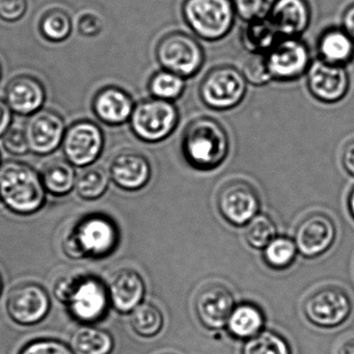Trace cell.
Here are the masks:
<instances>
[{"instance_id": "ffe728a7", "label": "cell", "mask_w": 354, "mask_h": 354, "mask_svg": "<svg viewBox=\"0 0 354 354\" xmlns=\"http://www.w3.org/2000/svg\"><path fill=\"white\" fill-rule=\"evenodd\" d=\"M46 90L38 78L19 75L13 78L6 90V102L13 113L19 115H34L43 109Z\"/></svg>"}, {"instance_id": "60d3db41", "label": "cell", "mask_w": 354, "mask_h": 354, "mask_svg": "<svg viewBox=\"0 0 354 354\" xmlns=\"http://www.w3.org/2000/svg\"><path fill=\"white\" fill-rule=\"evenodd\" d=\"M13 121V111L10 109L6 100L0 99V138L11 128Z\"/></svg>"}, {"instance_id": "9a60e30c", "label": "cell", "mask_w": 354, "mask_h": 354, "mask_svg": "<svg viewBox=\"0 0 354 354\" xmlns=\"http://www.w3.org/2000/svg\"><path fill=\"white\" fill-rule=\"evenodd\" d=\"M308 92L319 102L333 104L345 98L350 88V76L345 67L317 59L306 72Z\"/></svg>"}, {"instance_id": "d6a6232c", "label": "cell", "mask_w": 354, "mask_h": 354, "mask_svg": "<svg viewBox=\"0 0 354 354\" xmlns=\"http://www.w3.org/2000/svg\"><path fill=\"white\" fill-rule=\"evenodd\" d=\"M277 236V225L269 215L259 213L246 225L244 238L254 250H264Z\"/></svg>"}, {"instance_id": "7402d4cb", "label": "cell", "mask_w": 354, "mask_h": 354, "mask_svg": "<svg viewBox=\"0 0 354 354\" xmlns=\"http://www.w3.org/2000/svg\"><path fill=\"white\" fill-rule=\"evenodd\" d=\"M133 98L119 86H109L101 88L93 100V111L102 123L120 126L129 122L133 113Z\"/></svg>"}, {"instance_id": "2e32d148", "label": "cell", "mask_w": 354, "mask_h": 354, "mask_svg": "<svg viewBox=\"0 0 354 354\" xmlns=\"http://www.w3.org/2000/svg\"><path fill=\"white\" fill-rule=\"evenodd\" d=\"M335 221L324 213L316 212L304 217L294 234L298 252L304 258L314 259L325 254L335 243Z\"/></svg>"}, {"instance_id": "74e56055", "label": "cell", "mask_w": 354, "mask_h": 354, "mask_svg": "<svg viewBox=\"0 0 354 354\" xmlns=\"http://www.w3.org/2000/svg\"><path fill=\"white\" fill-rule=\"evenodd\" d=\"M3 149L13 156H24L30 152L24 128L11 127L1 138Z\"/></svg>"}, {"instance_id": "e575fe53", "label": "cell", "mask_w": 354, "mask_h": 354, "mask_svg": "<svg viewBox=\"0 0 354 354\" xmlns=\"http://www.w3.org/2000/svg\"><path fill=\"white\" fill-rule=\"evenodd\" d=\"M241 72L246 82L252 86H263L272 82L265 55L250 53L244 61Z\"/></svg>"}, {"instance_id": "8d00e7d4", "label": "cell", "mask_w": 354, "mask_h": 354, "mask_svg": "<svg viewBox=\"0 0 354 354\" xmlns=\"http://www.w3.org/2000/svg\"><path fill=\"white\" fill-rule=\"evenodd\" d=\"M18 354H74L69 345L55 339H37L28 342Z\"/></svg>"}, {"instance_id": "4316f807", "label": "cell", "mask_w": 354, "mask_h": 354, "mask_svg": "<svg viewBox=\"0 0 354 354\" xmlns=\"http://www.w3.org/2000/svg\"><path fill=\"white\" fill-rule=\"evenodd\" d=\"M277 32L269 18L246 22L241 34V43L250 53L266 55L281 40Z\"/></svg>"}, {"instance_id": "277c9868", "label": "cell", "mask_w": 354, "mask_h": 354, "mask_svg": "<svg viewBox=\"0 0 354 354\" xmlns=\"http://www.w3.org/2000/svg\"><path fill=\"white\" fill-rule=\"evenodd\" d=\"M119 240V229L111 217L88 215L68 232L63 240V250L68 258L74 260L102 259L115 252Z\"/></svg>"}, {"instance_id": "ac0fdd59", "label": "cell", "mask_w": 354, "mask_h": 354, "mask_svg": "<svg viewBox=\"0 0 354 354\" xmlns=\"http://www.w3.org/2000/svg\"><path fill=\"white\" fill-rule=\"evenodd\" d=\"M109 177L121 189L138 192L150 182L152 167L142 153L134 150L122 151L111 160Z\"/></svg>"}, {"instance_id": "3957f363", "label": "cell", "mask_w": 354, "mask_h": 354, "mask_svg": "<svg viewBox=\"0 0 354 354\" xmlns=\"http://www.w3.org/2000/svg\"><path fill=\"white\" fill-rule=\"evenodd\" d=\"M46 194L38 171L21 161L0 165V203L18 215H32L46 203Z\"/></svg>"}, {"instance_id": "30bf717a", "label": "cell", "mask_w": 354, "mask_h": 354, "mask_svg": "<svg viewBox=\"0 0 354 354\" xmlns=\"http://www.w3.org/2000/svg\"><path fill=\"white\" fill-rule=\"evenodd\" d=\"M258 190L244 180L227 182L217 194V208L227 223L234 227L248 225L260 211Z\"/></svg>"}, {"instance_id": "5bb4252c", "label": "cell", "mask_w": 354, "mask_h": 354, "mask_svg": "<svg viewBox=\"0 0 354 354\" xmlns=\"http://www.w3.org/2000/svg\"><path fill=\"white\" fill-rule=\"evenodd\" d=\"M30 152L46 156L57 151L63 144L65 136V120L53 109L37 111L28 117L24 126Z\"/></svg>"}, {"instance_id": "d590c367", "label": "cell", "mask_w": 354, "mask_h": 354, "mask_svg": "<svg viewBox=\"0 0 354 354\" xmlns=\"http://www.w3.org/2000/svg\"><path fill=\"white\" fill-rule=\"evenodd\" d=\"M236 15L245 22L268 17L277 0H232Z\"/></svg>"}, {"instance_id": "603a6c76", "label": "cell", "mask_w": 354, "mask_h": 354, "mask_svg": "<svg viewBox=\"0 0 354 354\" xmlns=\"http://www.w3.org/2000/svg\"><path fill=\"white\" fill-rule=\"evenodd\" d=\"M319 59L333 66L346 67L354 59V41L342 28H329L317 42Z\"/></svg>"}, {"instance_id": "83f0119b", "label": "cell", "mask_w": 354, "mask_h": 354, "mask_svg": "<svg viewBox=\"0 0 354 354\" xmlns=\"http://www.w3.org/2000/svg\"><path fill=\"white\" fill-rule=\"evenodd\" d=\"M130 324L136 335L153 337L160 333L165 317L158 306L151 302H142L130 313Z\"/></svg>"}, {"instance_id": "cb8c5ba5", "label": "cell", "mask_w": 354, "mask_h": 354, "mask_svg": "<svg viewBox=\"0 0 354 354\" xmlns=\"http://www.w3.org/2000/svg\"><path fill=\"white\" fill-rule=\"evenodd\" d=\"M115 339L111 333L92 324H82L70 337L74 354H111Z\"/></svg>"}, {"instance_id": "f6af8a7d", "label": "cell", "mask_w": 354, "mask_h": 354, "mask_svg": "<svg viewBox=\"0 0 354 354\" xmlns=\"http://www.w3.org/2000/svg\"><path fill=\"white\" fill-rule=\"evenodd\" d=\"M348 210H349L350 215L354 221V187L350 192L348 196Z\"/></svg>"}, {"instance_id": "5b68a950", "label": "cell", "mask_w": 354, "mask_h": 354, "mask_svg": "<svg viewBox=\"0 0 354 354\" xmlns=\"http://www.w3.org/2000/svg\"><path fill=\"white\" fill-rule=\"evenodd\" d=\"M182 16L196 36L215 42L230 34L237 15L232 0H184Z\"/></svg>"}, {"instance_id": "8992f818", "label": "cell", "mask_w": 354, "mask_h": 354, "mask_svg": "<svg viewBox=\"0 0 354 354\" xmlns=\"http://www.w3.org/2000/svg\"><path fill=\"white\" fill-rule=\"evenodd\" d=\"M179 121V109L175 103L151 97L136 104L129 123L138 140L155 144L167 140Z\"/></svg>"}, {"instance_id": "1f68e13d", "label": "cell", "mask_w": 354, "mask_h": 354, "mask_svg": "<svg viewBox=\"0 0 354 354\" xmlns=\"http://www.w3.org/2000/svg\"><path fill=\"white\" fill-rule=\"evenodd\" d=\"M242 354H291V348L279 333L262 330L244 343Z\"/></svg>"}, {"instance_id": "9c48e42d", "label": "cell", "mask_w": 354, "mask_h": 354, "mask_svg": "<svg viewBox=\"0 0 354 354\" xmlns=\"http://www.w3.org/2000/svg\"><path fill=\"white\" fill-rule=\"evenodd\" d=\"M351 312V298L339 286H325L316 290L304 304L306 318L322 328L339 326L347 321Z\"/></svg>"}, {"instance_id": "d6986e66", "label": "cell", "mask_w": 354, "mask_h": 354, "mask_svg": "<svg viewBox=\"0 0 354 354\" xmlns=\"http://www.w3.org/2000/svg\"><path fill=\"white\" fill-rule=\"evenodd\" d=\"M111 306L120 314H129L146 295V283L140 273L125 268L115 272L107 283Z\"/></svg>"}, {"instance_id": "4dcf8cb0", "label": "cell", "mask_w": 354, "mask_h": 354, "mask_svg": "<svg viewBox=\"0 0 354 354\" xmlns=\"http://www.w3.org/2000/svg\"><path fill=\"white\" fill-rule=\"evenodd\" d=\"M109 179V174L102 167H88L76 179V192L82 200H98L107 192Z\"/></svg>"}, {"instance_id": "836d02e7", "label": "cell", "mask_w": 354, "mask_h": 354, "mask_svg": "<svg viewBox=\"0 0 354 354\" xmlns=\"http://www.w3.org/2000/svg\"><path fill=\"white\" fill-rule=\"evenodd\" d=\"M71 18L62 10H51L41 20L40 30L46 40L53 43L64 42L72 34Z\"/></svg>"}, {"instance_id": "ab89813d", "label": "cell", "mask_w": 354, "mask_h": 354, "mask_svg": "<svg viewBox=\"0 0 354 354\" xmlns=\"http://www.w3.org/2000/svg\"><path fill=\"white\" fill-rule=\"evenodd\" d=\"M101 30H102V22L97 16L92 14L82 16L78 21V30L84 36H96L100 34Z\"/></svg>"}, {"instance_id": "484cf974", "label": "cell", "mask_w": 354, "mask_h": 354, "mask_svg": "<svg viewBox=\"0 0 354 354\" xmlns=\"http://www.w3.org/2000/svg\"><path fill=\"white\" fill-rule=\"evenodd\" d=\"M74 165L64 159H53L45 163L41 179L45 190L55 196H64L75 188L76 171Z\"/></svg>"}, {"instance_id": "d4e9b609", "label": "cell", "mask_w": 354, "mask_h": 354, "mask_svg": "<svg viewBox=\"0 0 354 354\" xmlns=\"http://www.w3.org/2000/svg\"><path fill=\"white\" fill-rule=\"evenodd\" d=\"M265 316L256 304L243 302L234 308L227 323V329L232 337L248 341L264 328Z\"/></svg>"}, {"instance_id": "ba28073f", "label": "cell", "mask_w": 354, "mask_h": 354, "mask_svg": "<svg viewBox=\"0 0 354 354\" xmlns=\"http://www.w3.org/2000/svg\"><path fill=\"white\" fill-rule=\"evenodd\" d=\"M161 69L181 76L184 80L196 75L205 63L202 45L190 35L171 32L159 41L155 50Z\"/></svg>"}, {"instance_id": "8fae6325", "label": "cell", "mask_w": 354, "mask_h": 354, "mask_svg": "<svg viewBox=\"0 0 354 354\" xmlns=\"http://www.w3.org/2000/svg\"><path fill=\"white\" fill-rule=\"evenodd\" d=\"M271 78L289 82L306 75L312 64L308 45L299 38H283L265 55Z\"/></svg>"}, {"instance_id": "44dd1931", "label": "cell", "mask_w": 354, "mask_h": 354, "mask_svg": "<svg viewBox=\"0 0 354 354\" xmlns=\"http://www.w3.org/2000/svg\"><path fill=\"white\" fill-rule=\"evenodd\" d=\"M268 18L281 38H299L310 26L312 11L308 0H277Z\"/></svg>"}, {"instance_id": "7dc6e473", "label": "cell", "mask_w": 354, "mask_h": 354, "mask_svg": "<svg viewBox=\"0 0 354 354\" xmlns=\"http://www.w3.org/2000/svg\"><path fill=\"white\" fill-rule=\"evenodd\" d=\"M1 76H3V68H1V65H0V80H1Z\"/></svg>"}, {"instance_id": "c3c4849f", "label": "cell", "mask_w": 354, "mask_h": 354, "mask_svg": "<svg viewBox=\"0 0 354 354\" xmlns=\"http://www.w3.org/2000/svg\"><path fill=\"white\" fill-rule=\"evenodd\" d=\"M0 162H1V156H0Z\"/></svg>"}, {"instance_id": "7a4b0ae2", "label": "cell", "mask_w": 354, "mask_h": 354, "mask_svg": "<svg viewBox=\"0 0 354 354\" xmlns=\"http://www.w3.org/2000/svg\"><path fill=\"white\" fill-rule=\"evenodd\" d=\"M53 294L82 324L102 320L111 306L107 285L95 275L61 277L53 286Z\"/></svg>"}, {"instance_id": "f35d334b", "label": "cell", "mask_w": 354, "mask_h": 354, "mask_svg": "<svg viewBox=\"0 0 354 354\" xmlns=\"http://www.w3.org/2000/svg\"><path fill=\"white\" fill-rule=\"evenodd\" d=\"M28 0H0V19L16 22L26 15Z\"/></svg>"}, {"instance_id": "f1b7e54d", "label": "cell", "mask_w": 354, "mask_h": 354, "mask_svg": "<svg viewBox=\"0 0 354 354\" xmlns=\"http://www.w3.org/2000/svg\"><path fill=\"white\" fill-rule=\"evenodd\" d=\"M185 80L177 74L161 69L149 80V92L153 98L175 102L185 92Z\"/></svg>"}, {"instance_id": "b9f144b4", "label": "cell", "mask_w": 354, "mask_h": 354, "mask_svg": "<svg viewBox=\"0 0 354 354\" xmlns=\"http://www.w3.org/2000/svg\"><path fill=\"white\" fill-rule=\"evenodd\" d=\"M342 165L345 171L354 178V140L348 142L342 153Z\"/></svg>"}, {"instance_id": "7bdbcfd3", "label": "cell", "mask_w": 354, "mask_h": 354, "mask_svg": "<svg viewBox=\"0 0 354 354\" xmlns=\"http://www.w3.org/2000/svg\"><path fill=\"white\" fill-rule=\"evenodd\" d=\"M342 28L353 39L354 41V3L350 5L344 11L342 16Z\"/></svg>"}, {"instance_id": "bcb514c9", "label": "cell", "mask_w": 354, "mask_h": 354, "mask_svg": "<svg viewBox=\"0 0 354 354\" xmlns=\"http://www.w3.org/2000/svg\"><path fill=\"white\" fill-rule=\"evenodd\" d=\"M3 277H1V274H0V295H1V292H3Z\"/></svg>"}, {"instance_id": "7c38bea8", "label": "cell", "mask_w": 354, "mask_h": 354, "mask_svg": "<svg viewBox=\"0 0 354 354\" xmlns=\"http://www.w3.org/2000/svg\"><path fill=\"white\" fill-rule=\"evenodd\" d=\"M62 147L66 160L72 165L91 167L102 154L104 134L94 122L80 120L67 128Z\"/></svg>"}, {"instance_id": "52a82bcc", "label": "cell", "mask_w": 354, "mask_h": 354, "mask_svg": "<svg viewBox=\"0 0 354 354\" xmlns=\"http://www.w3.org/2000/svg\"><path fill=\"white\" fill-rule=\"evenodd\" d=\"M248 84L241 70L233 66H218L207 72L201 82L198 94L208 109L230 111L243 101Z\"/></svg>"}, {"instance_id": "4fadbf2b", "label": "cell", "mask_w": 354, "mask_h": 354, "mask_svg": "<svg viewBox=\"0 0 354 354\" xmlns=\"http://www.w3.org/2000/svg\"><path fill=\"white\" fill-rule=\"evenodd\" d=\"M50 308L48 292L39 283H20L8 295V314L14 322L22 326L42 322L50 312Z\"/></svg>"}, {"instance_id": "ee69618b", "label": "cell", "mask_w": 354, "mask_h": 354, "mask_svg": "<svg viewBox=\"0 0 354 354\" xmlns=\"http://www.w3.org/2000/svg\"><path fill=\"white\" fill-rule=\"evenodd\" d=\"M337 354H354V337L347 339L339 346Z\"/></svg>"}, {"instance_id": "e0dca14e", "label": "cell", "mask_w": 354, "mask_h": 354, "mask_svg": "<svg viewBox=\"0 0 354 354\" xmlns=\"http://www.w3.org/2000/svg\"><path fill=\"white\" fill-rule=\"evenodd\" d=\"M194 308L203 326L218 330L227 327V320L235 308V298L229 288L221 283H211L198 292Z\"/></svg>"}, {"instance_id": "f546056e", "label": "cell", "mask_w": 354, "mask_h": 354, "mask_svg": "<svg viewBox=\"0 0 354 354\" xmlns=\"http://www.w3.org/2000/svg\"><path fill=\"white\" fill-rule=\"evenodd\" d=\"M297 254V246L294 239L288 236H277L263 250V259L270 268L283 270L293 264Z\"/></svg>"}, {"instance_id": "6da1fadb", "label": "cell", "mask_w": 354, "mask_h": 354, "mask_svg": "<svg viewBox=\"0 0 354 354\" xmlns=\"http://www.w3.org/2000/svg\"><path fill=\"white\" fill-rule=\"evenodd\" d=\"M181 150L184 159L192 169L213 171L221 167L229 155V134L213 118H196L184 129Z\"/></svg>"}]
</instances>
